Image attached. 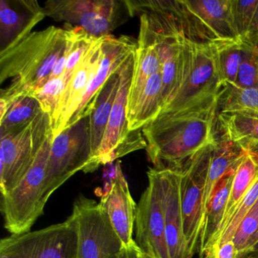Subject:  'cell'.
I'll list each match as a JSON object with an SVG mask.
<instances>
[{
    "instance_id": "cell-36",
    "label": "cell",
    "mask_w": 258,
    "mask_h": 258,
    "mask_svg": "<svg viewBox=\"0 0 258 258\" xmlns=\"http://www.w3.org/2000/svg\"><path fill=\"white\" fill-rule=\"evenodd\" d=\"M240 258H258V252L250 251L243 255Z\"/></svg>"
},
{
    "instance_id": "cell-7",
    "label": "cell",
    "mask_w": 258,
    "mask_h": 258,
    "mask_svg": "<svg viewBox=\"0 0 258 258\" xmlns=\"http://www.w3.org/2000/svg\"><path fill=\"white\" fill-rule=\"evenodd\" d=\"M69 218L78 232V258H118L123 243L96 201L80 196Z\"/></svg>"
},
{
    "instance_id": "cell-37",
    "label": "cell",
    "mask_w": 258,
    "mask_h": 258,
    "mask_svg": "<svg viewBox=\"0 0 258 258\" xmlns=\"http://www.w3.org/2000/svg\"><path fill=\"white\" fill-rule=\"evenodd\" d=\"M250 251H256L258 252V241H256L254 244L252 245V247H250V250H249L248 252Z\"/></svg>"
},
{
    "instance_id": "cell-32",
    "label": "cell",
    "mask_w": 258,
    "mask_h": 258,
    "mask_svg": "<svg viewBox=\"0 0 258 258\" xmlns=\"http://www.w3.org/2000/svg\"><path fill=\"white\" fill-rule=\"evenodd\" d=\"M235 84L258 89V46L242 43V61Z\"/></svg>"
},
{
    "instance_id": "cell-28",
    "label": "cell",
    "mask_w": 258,
    "mask_h": 258,
    "mask_svg": "<svg viewBox=\"0 0 258 258\" xmlns=\"http://www.w3.org/2000/svg\"><path fill=\"white\" fill-rule=\"evenodd\" d=\"M258 200V177L255 181L253 185H252L248 192L244 196L241 203L237 207L236 210L234 212L232 218L229 220L224 229L218 234L214 238V241L211 243L208 250L201 256L202 258L211 247L224 241H230L233 238L237 229L240 223L242 221L243 219L246 217L249 211L254 206Z\"/></svg>"
},
{
    "instance_id": "cell-17",
    "label": "cell",
    "mask_w": 258,
    "mask_h": 258,
    "mask_svg": "<svg viewBox=\"0 0 258 258\" xmlns=\"http://www.w3.org/2000/svg\"><path fill=\"white\" fill-rule=\"evenodd\" d=\"M164 190L166 238L170 258H188L183 235L179 170H159Z\"/></svg>"
},
{
    "instance_id": "cell-20",
    "label": "cell",
    "mask_w": 258,
    "mask_h": 258,
    "mask_svg": "<svg viewBox=\"0 0 258 258\" xmlns=\"http://www.w3.org/2000/svg\"><path fill=\"white\" fill-rule=\"evenodd\" d=\"M219 135L258 156V113L217 112Z\"/></svg>"
},
{
    "instance_id": "cell-15",
    "label": "cell",
    "mask_w": 258,
    "mask_h": 258,
    "mask_svg": "<svg viewBox=\"0 0 258 258\" xmlns=\"http://www.w3.org/2000/svg\"><path fill=\"white\" fill-rule=\"evenodd\" d=\"M99 205L106 213L115 232L123 243L129 247L135 244L134 235L137 206L131 196L129 185L117 162L115 174L109 191L101 198Z\"/></svg>"
},
{
    "instance_id": "cell-38",
    "label": "cell",
    "mask_w": 258,
    "mask_h": 258,
    "mask_svg": "<svg viewBox=\"0 0 258 258\" xmlns=\"http://www.w3.org/2000/svg\"><path fill=\"white\" fill-rule=\"evenodd\" d=\"M138 258H152L151 256H148L146 253H143L141 250H140L139 252Z\"/></svg>"
},
{
    "instance_id": "cell-19",
    "label": "cell",
    "mask_w": 258,
    "mask_h": 258,
    "mask_svg": "<svg viewBox=\"0 0 258 258\" xmlns=\"http://www.w3.org/2000/svg\"><path fill=\"white\" fill-rule=\"evenodd\" d=\"M121 66L110 77L109 79L98 93L93 103V109L90 114L91 159L84 170V173H92L94 171L93 167L95 161L102 146L105 131L109 121L111 109L117 96Z\"/></svg>"
},
{
    "instance_id": "cell-27",
    "label": "cell",
    "mask_w": 258,
    "mask_h": 258,
    "mask_svg": "<svg viewBox=\"0 0 258 258\" xmlns=\"http://www.w3.org/2000/svg\"><path fill=\"white\" fill-rule=\"evenodd\" d=\"M212 44L223 87L235 84L242 61V43L223 40Z\"/></svg>"
},
{
    "instance_id": "cell-11",
    "label": "cell",
    "mask_w": 258,
    "mask_h": 258,
    "mask_svg": "<svg viewBox=\"0 0 258 258\" xmlns=\"http://www.w3.org/2000/svg\"><path fill=\"white\" fill-rule=\"evenodd\" d=\"M149 185L142 195L136 211V244L143 253L152 258H170L166 238L164 190L161 173L150 168Z\"/></svg>"
},
{
    "instance_id": "cell-18",
    "label": "cell",
    "mask_w": 258,
    "mask_h": 258,
    "mask_svg": "<svg viewBox=\"0 0 258 258\" xmlns=\"http://www.w3.org/2000/svg\"><path fill=\"white\" fill-rule=\"evenodd\" d=\"M140 16V31L136 49L135 64L128 96L127 113L131 112L151 77L161 72L153 34L145 15Z\"/></svg>"
},
{
    "instance_id": "cell-39",
    "label": "cell",
    "mask_w": 258,
    "mask_h": 258,
    "mask_svg": "<svg viewBox=\"0 0 258 258\" xmlns=\"http://www.w3.org/2000/svg\"><path fill=\"white\" fill-rule=\"evenodd\" d=\"M258 241V234H257V235H256V241H255V242H256V241Z\"/></svg>"
},
{
    "instance_id": "cell-23",
    "label": "cell",
    "mask_w": 258,
    "mask_h": 258,
    "mask_svg": "<svg viewBox=\"0 0 258 258\" xmlns=\"http://www.w3.org/2000/svg\"><path fill=\"white\" fill-rule=\"evenodd\" d=\"M235 170L236 168L220 180L211 196L202 221L199 244L200 257L206 251L220 229L229 199Z\"/></svg>"
},
{
    "instance_id": "cell-4",
    "label": "cell",
    "mask_w": 258,
    "mask_h": 258,
    "mask_svg": "<svg viewBox=\"0 0 258 258\" xmlns=\"http://www.w3.org/2000/svg\"><path fill=\"white\" fill-rule=\"evenodd\" d=\"M52 132L50 117L43 112L28 126L0 136L1 196L10 192L23 179Z\"/></svg>"
},
{
    "instance_id": "cell-10",
    "label": "cell",
    "mask_w": 258,
    "mask_h": 258,
    "mask_svg": "<svg viewBox=\"0 0 258 258\" xmlns=\"http://www.w3.org/2000/svg\"><path fill=\"white\" fill-rule=\"evenodd\" d=\"M214 143L203 148L179 170L183 235L188 258L192 257L199 248L203 221L204 191Z\"/></svg>"
},
{
    "instance_id": "cell-13",
    "label": "cell",
    "mask_w": 258,
    "mask_h": 258,
    "mask_svg": "<svg viewBox=\"0 0 258 258\" xmlns=\"http://www.w3.org/2000/svg\"><path fill=\"white\" fill-rule=\"evenodd\" d=\"M179 2L191 42L240 41L232 21L231 0H179Z\"/></svg>"
},
{
    "instance_id": "cell-8",
    "label": "cell",
    "mask_w": 258,
    "mask_h": 258,
    "mask_svg": "<svg viewBox=\"0 0 258 258\" xmlns=\"http://www.w3.org/2000/svg\"><path fill=\"white\" fill-rule=\"evenodd\" d=\"M78 232L69 218L0 241V258H78Z\"/></svg>"
},
{
    "instance_id": "cell-9",
    "label": "cell",
    "mask_w": 258,
    "mask_h": 258,
    "mask_svg": "<svg viewBox=\"0 0 258 258\" xmlns=\"http://www.w3.org/2000/svg\"><path fill=\"white\" fill-rule=\"evenodd\" d=\"M191 46L188 76L161 114H175L199 106L218 97L223 90L212 43L191 42Z\"/></svg>"
},
{
    "instance_id": "cell-2",
    "label": "cell",
    "mask_w": 258,
    "mask_h": 258,
    "mask_svg": "<svg viewBox=\"0 0 258 258\" xmlns=\"http://www.w3.org/2000/svg\"><path fill=\"white\" fill-rule=\"evenodd\" d=\"M69 31L55 26L31 33L0 52V84L13 78L21 87L34 90L44 85L64 53Z\"/></svg>"
},
{
    "instance_id": "cell-5",
    "label": "cell",
    "mask_w": 258,
    "mask_h": 258,
    "mask_svg": "<svg viewBox=\"0 0 258 258\" xmlns=\"http://www.w3.org/2000/svg\"><path fill=\"white\" fill-rule=\"evenodd\" d=\"M43 8L46 16L96 38L111 35L131 17L126 0H49Z\"/></svg>"
},
{
    "instance_id": "cell-35",
    "label": "cell",
    "mask_w": 258,
    "mask_h": 258,
    "mask_svg": "<svg viewBox=\"0 0 258 258\" xmlns=\"http://www.w3.org/2000/svg\"><path fill=\"white\" fill-rule=\"evenodd\" d=\"M140 249L137 244L131 246L129 247H123L119 254L118 258H138Z\"/></svg>"
},
{
    "instance_id": "cell-29",
    "label": "cell",
    "mask_w": 258,
    "mask_h": 258,
    "mask_svg": "<svg viewBox=\"0 0 258 258\" xmlns=\"http://www.w3.org/2000/svg\"><path fill=\"white\" fill-rule=\"evenodd\" d=\"M67 85V80L63 75L49 80L44 85L32 91L33 96L40 102L43 112L50 118L55 113Z\"/></svg>"
},
{
    "instance_id": "cell-6",
    "label": "cell",
    "mask_w": 258,
    "mask_h": 258,
    "mask_svg": "<svg viewBox=\"0 0 258 258\" xmlns=\"http://www.w3.org/2000/svg\"><path fill=\"white\" fill-rule=\"evenodd\" d=\"M135 56L136 50L122 64L117 96L102 146L95 161L94 171L102 164L112 162L138 149H146V142L141 134L142 131L130 132L126 119L128 96L132 82Z\"/></svg>"
},
{
    "instance_id": "cell-12",
    "label": "cell",
    "mask_w": 258,
    "mask_h": 258,
    "mask_svg": "<svg viewBox=\"0 0 258 258\" xmlns=\"http://www.w3.org/2000/svg\"><path fill=\"white\" fill-rule=\"evenodd\" d=\"M90 159V116H87L54 137L46 173L49 195L80 170L84 172Z\"/></svg>"
},
{
    "instance_id": "cell-3",
    "label": "cell",
    "mask_w": 258,
    "mask_h": 258,
    "mask_svg": "<svg viewBox=\"0 0 258 258\" xmlns=\"http://www.w3.org/2000/svg\"><path fill=\"white\" fill-rule=\"evenodd\" d=\"M53 134L46 137L29 171L19 185L1 197L4 226L12 235L30 232L43 214L50 195L46 182L48 161Z\"/></svg>"
},
{
    "instance_id": "cell-22",
    "label": "cell",
    "mask_w": 258,
    "mask_h": 258,
    "mask_svg": "<svg viewBox=\"0 0 258 258\" xmlns=\"http://www.w3.org/2000/svg\"><path fill=\"white\" fill-rule=\"evenodd\" d=\"M161 72L151 77L134 109L126 114L128 131H142L155 120L164 108Z\"/></svg>"
},
{
    "instance_id": "cell-30",
    "label": "cell",
    "mask_w": 258,
    "mask_h": 258,
    "mask_svg": "<svg viewBox=\"0 0 258 258\" xmlns=\"http://www.w3.org/2000/svg\"><path fill=\"white\" fill-rule=\"evenodd\" d=\"M258 234V200L238 226L232 241L239 253V258L249 250L256 241Z\"/></svg>"
},
{
    "instance_id": "cell-24",
    "label": "cell",
    "mask_w": 258,
    "mask_h": 258,
    "mask_svg": "<svg viewBox=\"0 0 258 258\" xmlns=\"http://www.w3.org/2000/svg\"><path fill=\"white\" fill-rule=\"evenodd\" d=\"M257 177L258 156L250 152H245L241 161L238 163L234 173L233 180H232L227 205L225 210L224 216H223L220 229L213 238L212 241L229 223L237 207L241 203L246 194L248 192Z\"/></svg>"
},
{
    "instance_id": "cell-1",
    "label": "cell",
    "mask_w": 258,
    "mask_h": 258,
    "mask_svg": "<svg viewBox=\"0 0 258 258\" xmlns=\"http://www.w3.org/2000/svg\"><path fill=\"white\" fill-rule=\"evenodd\" d=\"M219 96L182 112L159 114L143 128L148 158L154 168L180 170L198 152L215 142Z\"/></svg>"
},
{
    "instance_id": "cell-14",
    "label": "cell",
    "mask_w": 258,
    "mask_h": 258,
    "mask_svg": "<svg viewBox=\"0 0 258 258\" xmlns=\"http://www.w3.org/2000/svg\"><path fill=\"white\" fill-rule=\"evenodd\" d=\"M106 37L97 39L92 45L68 84L58 107L50 118L54 137L69 127L78 112L90 82L100 66Z\"/></svg>"
},
{
    "instance_id": "cell-21",
    "label": "cell",
    "mask_w": 258,
    "mask_h": 258,
    "mask_svg": "<svg viewBox=\"0 0 258 258\" xmlns=\"http://www.w3.org/2000/svg\"><path fill=\"white\" fill-rule=\"evenodd\" d=\"M245 152L235 143L220 137L217 132L212 156L204 191L203 217L217 184L236 168Z\"/></svg>"
},
{
    "instance_id": "cell-34",
    "label": "cell",
    "mask_w": 258,
    "mask_h": 258,
    "mask_svg": "<svg viewBox=\"0 0 258 258\" xmlns=\"http://www.w3.org/2000/svg\"><path fill=\"white\" fill-rule=\"evenodd\" d=\"M243 43H250V44L258 46V5L256 7V12H255L254 17H253L250 32H249L245 41L243 42Z\"/></svg>"
},
{
    "instance_id": "cell-26",
    "label": "cell",
    "mask_w": 258,
    "mask_h": 258,
    "mask_svg": "<svg viewBox=\"0 0 258 258\" xmlns=\"http://www.w3.org/2000/svg\"><path fill=\"white\" fill-rule=\"evenodd\" d=\"M217 112L258 113V89L235 84L225 86L219 96Z\"/></svg>"
},
{
    "instance_id": "cell-31",
    "label": "cell",
    "mask_w": 258,
    "mask_h": 258,
    "mask_svg": "<svg viewBox=\"0 0 258 258\" xmlns=\"http://www.w3.org/2000/svg\"><path fill=\"white\" fill-rule=\"evenodd\" d=\"M258 5V0H231V13L240 41L248 36Z\"/></svg>"
},
{
    "instance_id": "cell-33",
    "label": "cell",
    "mask_w": 258,
    "mask_h": 258,
    "mask_svg": "<svg viewBox=\"0 0 258 258\" xmlns=\"http://www.w3.org/2000/svg\"><path fill=\"white\" fill-rule=\"evenodd\" d=\"M202 258H239V253L232 240L211 247Z\"/></svg>"
},
{
    "instance_id": "cell-16",
    "label": "cell",
    "mask_w": 258,
    "mask_h": 258,
    "mask_svg": "<svg viewBox=\"0 0 258 258\" xmlns=\"http://www.w3.org/2000/svg\"><path fill=\"white\" fill-rule=\"evenodd\" d=\"M46 15L34 0H0L1 52L31 34Z\"/></svg>"
},
{
    "instance_id": "cell-25",
    "label": "cell",
    "mask_w": 258,
    "mask_h": 258,
    "mask_svg": "<svg viewBox=\"0 0 258 258\" xmlns=\"http://www.w3.org/2000/svg\"><path fill=\"white\" fill-rule=\"evenodd\" d=\"M43 112L32 91L27 90L19 95L0 114V136L28 126Z\"/></svg>"
}]
</instances>
